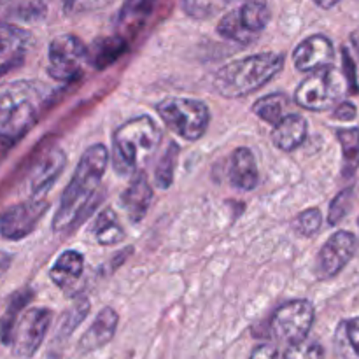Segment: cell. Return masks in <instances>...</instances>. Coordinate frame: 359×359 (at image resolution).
Masks as SVG:
<instances>
[{
    "label": "cell",
    "mask_w": 359,
    "mask_h": 359,
    "mask_svg": "<svg viewBox=\"0 0 359 359\" xmlns=\"http://www.w3.org/2000/svg\"><path fill=\"white\" fill-rule=\"evenodd\" d=\"M51 97V88L37 81L0 84V142L11 146L30 132Z\"/></svg>",
    "instance_id": "1"
},
{
    "label": "cell",
    "mask_w": 359,
    "mask_h": 359,
    "mask_svg": "<svg viewBox=\"0 0 359 359\" xmlns=\"http://www.w3.org/2000/svg\"><path fill=\"white\" fill-rule=\"evenodd\" d=\"M107 163L109 151L104 144H95L84 151L69 186L63 191L58 210L53 217V230H69L79 223L84 212L90 209L93 195L107 170Z\"/></svg>",
    "instance_id": "2"
},
{
    "label": "cell",
    "mask_w": 359,
    "mask_h": 359,
    "mask_svg": "<svg viewBox=\"0 0 359 359\" xmlns=\"http://www.w3.org/2000/svg\"><path fill=\"white\" fill-rule=\"evenodd\" d=\"M284 56L279 53H259L235 60L221 67L212 79V88L226 98H241L262 90L283 70Z\"/></svg>",
    "instance_id": "3"
},
{
    "label": "cell",
    "mask_w": 359,
    "mask_h": 359,
    "mask_svg": "<svg viewBox=\"0 0 359 359\" xmlns=\"http://www.w3.org/2000/svg\"><path fill=\"white\" fill-rule=\"evenodd\" d=\"M161 144V130L149 116L123 123L112 135V167L119 175L139 170Z\"/></svg>",
    "instance_id": "4"
},
{
    "label": "cell",
    "mask_w": 359,
    "mask_h": 359,
    "mask_svg": "<svg viewBox=\"0 0 359 359\" xmlns=\"http://www.w3.org/2000/svg\"><path fill=\"white\" fill-rule=\"evenodd\" d=\"M156 111L165 125L186 140L202 139L210 121L209 107L196 98H165L156 105Z\"/></svg>",
    "instance_id": "5"
},
{
    "label": "cell",
    "mask_w": 359,
    "mask_h": 359,
    "mask_svg": "<svg viewBox=\"0 0 359 359\" xmlns=\"http://www.w3.org/2000/svg\"><path fill=\"white\" fill-rule=\"evenodd\" d=\"M270 21V9L266 0L263 2H244L237 9L221 18L217 34L238 44H252L262 35Z\"/></svg>",
    "instance_id": "6"
},
{
    "label": "cell",
    "mask_w": 359,
    "mask_h": 359,
    "mask_svg": "<svg viewBox=\"0 0 359 359\" xmlns=\"http://www.w3.org/2000/svg\"><path fill=\"white\" fill-rule=\"evenodd\" d=\"M344 91V79L332 65L311 72L298 84L294 102L309 111H326L339 102Z\"/></svg>",
    "instance_id": "7"
},
{
    "label": "cell",
    "mask_w": 359,
    "mask_h": 359,
    "mask_svg": "<svg viewBox=\"0 0 359 359\" xmlns=\"http://www.w3.org/2000/svg\"><path fill=\"white\" fill-rule=\"evenodd\" d=\"M48 60L49 77L67 83L81 76L84 63H88V48L76 35H58L49 44Z\"/></svg>",
    "instance_id": "8"
},
{
    "label": "cell",
    "mask_w": 359,
    "mask_h": 359,
    "mask_svg": "<svg viewBox=\"0 0 359 359\" xmlns=\"http://www.w3.org/2000/svg\"><path fill=\"white\" fill-rule=\"evenodd\" d=\"M316 312L311 302L293 300L280 305L270 319V330L277 340L284 344H297L307 339Z\"/></svg>",
    "instance_id": "9"
},
{
    "label": "cell",
    "mask_w": 359,
    "mask_h": 359,
    "mask_svg": "<svg viewBox=\"0 0 359 359\" xmlns=\"http://www.w3.org/2000/svg\"><path fill=\"white\" fill-rule=\"evenodd\" d=\"M51 311L49 309H28L16 321L11 335V346L14 354L21 359H28L37 353L51 325Z\"/></svg>",
    "instance_id": "10"
},
{
    "label": "cell",
    "mask_w": 359,
    "mask_h": 359,
    "mask_svg": "<svg viewBox=\"0 0 359 359\" xmlns=\"http://www.w3.org/2000/svg\"><path fill=\"white\" fill-rule=\"evenodd\" d=\"M48 209L49 203L42 198H32L9 207L0 214V235L7 241H21L28 237Z\"/></svg>",
    "instance_id": "11"
},
{
    "label": "cell",
    "mask_w": 359,
    "mask_h": 359,
    "mask_svg": "<svg viewBox=\"0 0 359 359\" xmlns=\"http://www.w3.org/2000/svg\"><path fill=\"white\" fill-rule=\"evenodd\" d=\"M358 242L351 231L340 230L333 233L318 255V272L319 279H332L337 273L346 269L347 263L356 255Z\"/></svg>",
    "instance_id": "12"
},
{
    "label": "cell",
    "mask_w": 359,
    "mask_h": 359,
    "mask_svg": "<svg viewBox=\"0 0 359 359\" xmlns=\"http://www.w3.org/2000/svg\"><path fill=\"white\" fill-rule=\"evenodd\" d=\"M335 60V49L326 35H311L297 46L293 53V62L300 72H314V70L330 67Z\"/></svg>",
    "instance_id": "13"
},
{
    "label": "cell",
    "mask_w": 359,
    "mask_h": 359,
    "mask_svg": "<svg viewBox=\"0 0 359 359\" xmlns=\"http://www.w3.org/2000/svg\"><path fill=\"white\" fill-rule=\"evenodd\" d=\"M151 202H153V189H151L149 181L144 172H137L130 181L128 188L121 195L123 209L128 219L132 223H140L146 217Z\"/></svg>",
    "instance_id": "14"
},
{
    "label": "cell",
    "mask_w": 359,
    "mask_h": 359,
    "mask_svg": "<svg viewBox=\"0 0 359 359\" xmlns=\"http://www.w3.org/2000/svg\"><path fill=\"white\" fill-rule=\"evenodd\" d=\"M119 318L114 309L105 307L95 318L93 325L84 332V335L79 340V353L88 354L93 351L102 349L114 339L116 328H118Z\"/></svg>",
    "instance_id": "15"
},
{
    "label": "cell",
    "mask_w": 359,
    "mask_h": 359,
    "mask_svg": "<svg viewBox=\"0 0 359 359\" xmlns=\"http://www.w3.org/2000/svg\"><path fill=\"white\" fill-rule=\"evenodd\" d=\"M67 156L63 151H49L32 175V198H42L51 189L65 167Z\"/></svg>",
    "instance_id": "16"
},
{
    "label": "cell",
    "mask_w": 359,
    "mask_h": 359,
    "mask_svg": "<svg viewBox=\"0 0 359 359\" xmlns=\"http://www.w3.org/2000/svg\"><path fill=\"white\" fill-rule=\"evenodd\" d=\"M230 181L235 188L242 189V191H251V189H255L258 186V165H256L255 154L248 147H238L231 154Z\"/></svg>",
    "instance_id": "17"
},
{
    "label": "cell",
    "mask_w": 359,
    "mask_h": 359,
    "mask_svg": "<svg viewBox=\"0 0 359 359\" xmlns=\"http://www.w3.org/2000/svg\"><path fill=\"white\" fill-rule=\"evenodd\" d=\"M307 121L300 114H286L273 126V144L283 151H294L307 139Z\"/></svg>",
    "instance_id": "18"
},
{
    "label": "cell",
    "mask_w": 359,
    "mask_h": 359,
    "mask_svg": "<svg viewBox=\"0 0 359 359\" xmlns=\"http://www.w3.org/2000/svg\"><path fill=\"white\" fill-rule=\"evenodd\" d=\"M84 269V256L79 251H65L58 256L53 269L49 270V277L53 283L62 290H69L74 283L81 279Z\"/></svg>",
    "instance_id": "19"
},
{
    "label": "cell",
    "mask_w": 359,
    "mask_h": 359,
    "mask_svg": "<svg viewBox=\"0 0 359 359\" xmlns=\"http://www.w3.org/2000/svg\"><path fill=\"white\" fill-rule=\"evenodd\" d=\"M126 39L123 37H100L88 48V63L97 70L107 69L119 56L125 55Z\"/></svg>",
    "instance_id": "20"
},
{
    "label": "cell",
    "mask_w": 359,
    "mask_h": 359,
    "mask_svg": "<svg viewBox=\"0 0 359 359\" xmlns=\"http://www.w3.org/2000/svg\"><path fill=\"white\" fill-rule=\"evenodd\" d=\"M30 46H34L32 32L18 27V25L0 21V56L25 53Z\"/></svg>",
    "instance_id": "21"
},
{
    "label": "cell",
    "mask_w": 359,
    "mask_h": 359,
    "mask_svg": "<svg viewBox=\"0 0 359 359\" xmlns=\"http://www.w3.org/2000/svg\"><path fill=\"white\" fill-rule=\"evenodd\" d=\"M93 237L100 245H114L125 238V230L118 221V214L109 207L104 209L93 223Z\"/></svg>",
    "instance_id": "22"
},
{
    "label": "cell",
    "mask_w": 359,
    "mask_h": 359,
    "mask_svg": "<svg viewBox=\"0 0 359 359\" xmlns=\"http://www.w3.org/2000/svg\"><path fill=\"white\" fill-rule=\"evenodd\" d=\"M158 0H125L118 14V25L125 30H137L153 14Z\"/></svg>",
    "instance_id": "23"
},
{
    "label": "cell",
    "mask_w": 359,
    "mask_h": 359,
    "mask_svg": "<svg viewBox=\"0 0 359 359\" xmlns=\"http://www.w3.org/2000/svg\"><path fill=\"white\" fill-rule=\"evenodd\" d=\"M90 312V302L86 298H79L69 311L63 314V318L60 319L58 330H56L55 340H53V346H58V344H63L65 340L70 339V335L74 333V330L84 321V318ZM51 346V347H53Z\"/></svg>",
    "instance_id": "24"
},
{
    "label": "cell",
    "mask_w": 359,
    "mask_h": 359,
    "mask_svg": "<svg viewBox=\"0 0 359 359\" xmlns=\"http://www.w3.org/2000/svg\"><path fill=\"white\" fill-rule=\"evenodd\" d=\"M287 107V98L283 93H270L266 97H262L259 100L255 102L252 105V112L258 116L263 121L270 123L276 126L280 119L286 116Z\"/></svg>",
    "instance_id": "25"
},
{
    "label": "cell",
    "mask_w": 359,
    "mask_h": 359,
    "mask_svg": "<svg viewBox=\"0 0 359 359\" xmlns=\"http://www.w3.org/2000/svg\"><path fill=\"white\" fill-rule=\"evenodd\" d=\"M337 137L344 151V172L346 177H351L359 167V128H340Z\"/></svg>",
    "instance_id": "26"
},
{
    "label": "cell",
    "mask_w": 359,
    "mask_h": 359,
    "mask_svg": "<svg viewBox=\"0 0 359 359\" xmlns=\"http://www.w3.org/2000/svg\"><path fill=\"white\" fill-rule=\"evenodd\" d=\"M337 346L340 347L344 356L359 359V318L340 323L337 332Z\"/></svg>",
    "instance_id": "27"
},
{
    "label": "cell",
    "mask_w": 359,
    "mask_h": 359,
    "mask_svg": "<svg viewBox=\"0 0 359 359\" xmlns=\"http://www.w3.org/2000/svg\"><path fill=\"white\" fill-rule=\"evenodd\" d=\"M179 146L175 142L168 144V147L165 149L163 156L160 158L156 165V170H154V182L160 189L170 188L172 182H174V174H175V163H177L179 158Z\"/></svg>",
    "instance_id": "28"
},
{
    "label": "cell",
    "mask_w": 359,
    "mask_h": 359,
    "mask_svg": "<svg viewBox=\"0 0 359 359\" xmlns=\"http://www.w3.org/2000/svg\"><path fill=\"white\" fill-rule=\"evenodd\" d=\"M32 293L30 291H21L20 294L13 298V302L7 307L6 314H4L2 321H0V339H2L4 344H11V335H13L14 325L18 321V314H20L21 309L30 302Z\"/></svg>",
    "instance_id": "29"
},
{
    "label": "cell",
    "mask_w": 359,
    "mask_h": 359,
    "mask_svg": "<svg viewBox=\"0 0 359 359\" xmlns=\"http://www.w3.org/2000/svg\"><path fill=\"white\" fill-rule=\"evenodd\" d=\"M230 0H182V9L195 20H210L226 9Z\"/></svg>",
    "instance_id": "30"
},
{
    "label": "cell",
    "mask_w": 359,
    "mask_h": 359,
    "mask_svg": "<svg viewBox=\"0 0 359 359\" xmlns=\"http://www.w3.org/2000/svg\"><path fill=\"white\" fill-rule=\"evenodd\" d=\"M323 224V214L321 210L312 207V209L304 210V212L298 214L293 221V230L297 231L302 237H312L319 231Z\"/></svg>",
    "instance_id": "31"
},
{
    "label": "cell",
    "mask_w": 359,
    "mask_h": 359,
    "mask_svg": "<svg viewBox=\"0 0 359 359\" xmlns=\"http://www.w3.org/2000/svg\"><path fill=\"white\" fill-rule=\"evenodd\" d=\"M354 202V189L353 188H347L344 191H340L335 198L332 200L330 203V210H328V223L332 226L339 224L344 217L349 214L351 207H353Z\"/></svg>",
    "instance_id": "32"
},
{
    "label": "cell",
    "mask_w": 359,
    "mask_h": 359,
    "mask_svg": "<svg viewBox=\"0 0 359 359\" xmlns=\"http://www.w3.org/2000/svg\"><path fill=\"white\" fill-rule=\"evenodd\" d=\"M283 359H325V349L319 342L305 339L302 342L291 344Z\"/></svg>",
    "instance_id": "33"
},
{
    "label": "cell",
    "mask_w": 359,
    "mask_h": 359,
    "mask_svg": "<svg viewBox=\"0 0 359 359\" xmlns=\"http://www.w3.org/2000/svg\"><path fill=\"white\" fill-rule=\"evenodd\" d=\"M60 2L67 14H81L102 9V7L109 6L112 0H60Z\"/></svg>",
    "instance_id": "34"
},
{
    "label": "cell",
    "mask_w": 359,
    "mask_h": 359,
    "mask_svg": "<svg viewBox=\"0 0 359 359\" xmlns=\"http://www.w3.org/2000/svg\"><path fill=\"white\" fill-rule=\"evenodd\" d=\"M14 16H18L20 20L32 21V20H41L46 16V6L41 0H35V2L27 4V6H21L20 9H16Z\"/></svg>",
    "instance_id": "35"
},
{
    "label": "cell",
    "mask_w": 359,
    "mask_h": 359,
    "mask_svg": "<svg viewBox=\"0 0 359 359\" xmlns=\"http://www.w3.org/2000/svg\"><path fill=\"white\" fill-rule=\"evenodd\" d=\"M342 60H344V67H346L344 70H346V77H347V83H349V90L353 91V93H358L359 88H358V81H356V69H354V62L346 48L342 49Z\"/></svg>",
    "instance_id": "36"
},
{
    "label": "cell",
    "mask_w": 359,
    "mask_h": 359,
    "mask_svg": "<svg viewBox=\"0 0 359 359\" xmlns=\"http://www.w3.org/2000/svg\"><path fill=\"white\" fill-rule=\"evenodd\" d=\"M358 111H356V105L351 104V102H342L335 107L333 111V118L340 119V121H353L356 118Z\"/></svg>",
    "instance_id": "37"
},
{
    "label": "cell",
    "mask_w": 359,
    "mask_h": 359,
    "mask_svg": "<svg viewBox=\"0 0 359 359\" xmlns=\"http://www.w3.org/2000/svg\"><path fill=\"white\" fill-rule=\"evenodd\" d=\"M249 359H283V356L273 346H258Z\"/></svg>",
    "instance_id": "38"
},
{
    "label": "cell",
    "mask_w": 359,
    "mask_h": 359,
    "mask_svg": "<svg viewBox=\"0 0 359 359\" xmlns=\"http://www.w3.org/2000/svg\"><path fill=\"white\" fill-rule=\"evenodd\" d=\"M11 263H13V256L6 251H0V279L6 276V272L9 270Z\"/></svg>",
    "instance_id": "39"
},
{
    "label": "cell",
    "mask_w": 359,
    "mask_h": 359,
    "mask_svg": "<svg viewBox=\"0 0 359 359\" xmlns=\"http://www.w3.org/2000/svg\"><path fill=\"white\" fill-rule=\"evenodd\" d=\"M314 2L316 6H319L321 9H332V7H335L340 0H314Z\"/></svg>",
    "instance_id": "40"
},
{
    "label": "cell",
    "mask_w": 359,
    "mask_h": 359,
    "mask_svg": "<svg viewBox=\"0 0 359 359\" xmlns=\"http://www.w3.org/2000/svg\"><path fill=\"white\" fill-rule=\"evenodd\" d=\"M351 42H353L354 49H356L358 56H359V28L356 32H353V35H351Z\"/></svg>",
    "instance_id": "41"
},
{
    "label": "cell",
    "mask_w": 359,
    "mask_h": 359,
    "mask_svg": "<svg viewBox=\"0 0 359 359\" xmlns=\"http://www.w3.org/2000/svg\"><path fill=\"white\" fill-rule=\"evenodd\" d=\"M14 0H0V11L2 9H6L7 6H9V4H13Z\"/></svg>",
    "instance_id": "42"
},
{
    "label": "cell",
    "mask_w": 359,
    "mask_h": 359,
    "mask_svg": "<svg viewBox=\"0 0 359 359\" xmlns=\"http://www.w3.org/2000/svg\"><path fill=\"white\" fill-rule=\"evenodd\" d=\"M230 2H263V0H230Z\"/></svg>",
    "instance_id": "43"
},
{
    "label": "cell",
    "mask_w": 359,
    "mask_h": 359,
    "mask_svg": "<svg viewBox=\"0 0 359 359\" xmlns=\"http://www.w3.org/2000/svg\"><path fill=\"white\" fill-rule=\"evenodd\" d=\"M358 224H359V219H358Z\"/></svg>",
    "instance_id": "44"
}]
</instances>
